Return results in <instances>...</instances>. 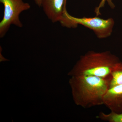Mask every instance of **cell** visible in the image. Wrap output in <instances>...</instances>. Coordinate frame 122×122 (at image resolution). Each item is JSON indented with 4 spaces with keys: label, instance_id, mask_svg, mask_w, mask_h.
<instances>
[{
    "label": "cell",
    "instance_id": "52a82bcc",
    "mask_svg": "<svg viewBox=\"0 0 122 122\" xmlns=\"http://www.w3.org/2000/svg\"><path fill=\"white\" fill-rule=\"evenodd\" d=\"M111 79L109 82V89L122 85V62L116 63L111 71Z\"/></svg>",
    "mask_w": 122,
    "mask_h": 122
},
{
    "label": "cell",
    "instance_id": "8992f818",
    "mask_svg": "<svg viewBox=\"0 0 122 122\" xmlns=\"http://www.w3.org/2000/svg\"><path fill=\"white\" fill-rule=\"evenodd\" d=\"M103 105L111 112L122 113V85L108 89L103 97Z\"/></svg>",
    "mask_w": 122,
    "mask_h": 122
},
{
    "label": "cell",
    "instance_id": "3957f363",
    "mask_svg": "<svg viewBox=\"0 0 122 122\" xmlns=\"http://www.w3.org/2000/svg\"><path fill=\"white\" fill-rule=\"evenodd\" d=\"M66 16L69 28H74L78 25H81L93 30L99 39L109 37L113 32L115 22L112 18L103 19L97 16L93 17L77 18L71 16L68 12Z\"/></svg>",
    "mask_w": 122,
    "mask_h": 122
},
{
    "label": "cell",
    "instance_id": "30bf717a",
    "mask_svg": "<svg viewBox=\"0 0 122 122\" xmlns=\"http://www.w3.org/2000/svg\"><path fill=\"white\" fill-rule=\"evenodd\" d=\"M35 4L39 7H41V0H34Z\"/></svg>",
    "mask_w": 122,
    "mask_h": 122
},
{
    "label": "cell",
    "instance_id": "6da1fadb",
    "mask_svg": "<svg viewBox=\"0 0 122 122\" xmlns=\"http://www.w3.org/2000/svg\"><path fill=\"white\" fill-rule=\"evenodd\" d=\"M69 83L73 99L84 109L103 105V97L109 89V82L94 76H72Z\"/></svg>",
    "mask_w": 122,
    "mask_h": 122
},
{
    "label": "cell",
    "instance_id": "5b68a950",
    "mask_svg": "<svg viewBox=\"0 0 122 122\" xmlns=\"http://www.w3.org/2000/svg\"><path fill=\"white\" fill-rule=\"evenodd\" d=\"M67 0H41V7L52 23L63 22L66 11Z\"/></svg>",
    "mask_w": 122,
    "mask_h": 122
},
{
    "label": "cell",
    "instance_id": "9c48e42d",
    "mask_svg": "<svg viewBox=\"0 0 122 122\" xmlns=\"http://www.w3.org/2000/svg\"><path fill=\"white\" fill-rule=\"evenodd\" d=\"M107 2L109 6L111 9H114L115 7V5L112 0H101V1L99 3V4L98 7H96L95 10V12L96 13L97 16H99L101 15L100 13V9L105 6L106 2Z\"/></svg>",
    "mask_w": 122,
    "mask_h": 122
},
{
    "label": "cell",
    "instance_id": "7a4b0ae2",
    "mask_svg": "<svg viewBox=\"0 0 122 122\" xmlns=\"http://www.w3.org/2000/svg\"><path fill=\"white\" fill-rule=\"evenodd\" d=\"M119 61V58L110 51H90L80 57L68 75L96 76L107 80L109 83L112 69Z\"/></svg>",
    "mask_w": 122,
    "mask_h": 122
},
{
    "label": "cell",
    "instance_id": "ba28073f",
    "mask_svg": "<svg viewBox=\"0 0 122 122\" xmlns=\"http://www.w3.org/2000/svg\"><path fill=\"white\" fill-rule=\"evenodd\" d=\"M96 118L103 121L109 122H122V113L117 114L111 112L106 114L104 112H99Z\"/></svg>",
    "mask_w": 122,
    "mask_h": 122
},
{
    "label": "cell",
    "instance_id": "277c9868",
    "mask_svg": "<svg viewBox=\"0 0 122 122\" xmlns=\"http://www.w3.org/2000/svg\"><path fill=\"white\" fill-rule=\"evenodd\" d=\"M0 2L4 6L3 18L0 22V38H2L11 25L22 28L23 25L20 15L22 12L30 9V6L23 0H0Z\"/></svg>",
    "mask_w": 122,
    "mask_h": 122
}]
</instances>
